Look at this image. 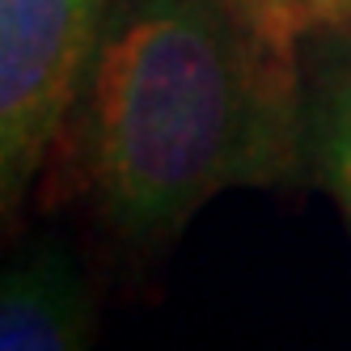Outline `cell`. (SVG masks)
Wrapping results in <instances>:
<instances>
[{
	"label": "cell",
	"mask_w": 351,
	"mask_h": 351,
	"mask_svg": "<svg viewBox=\"0 0 351 351\" xmlns=\"http://www.w3.org/2000/svg\"><path fill=\"white\" fill-rule=\"evenodd\" d=\"M110 0H0V224L81 97Z\"/></svg>",
	"instance_id": "obj_2"
},
{
	"label": "cell",
	"mask_w": 351,
	"mask_h": 351,
	"mask_svg": "<svg viewBox=\"0 0 351 351\" xmlns=\"http://www.w3.org/2000/svg\"><path fill=\"white\" fill-rule=\"evenodd\" d=\"M305 165L317 169L351 220V47L326 60L305 89Z\"/></svg>",
	"instance_id": "obj_4"
},
{
	"label": "cell",
	"mask_w": 351,
	"mask_h": 351,
	"mask_svg": "<svg viewBox=\"0 0 351 351\" xmlns=\"http://www.w3.org/2000/svg\"><path fill=\"white\" fill-rule=\"evenodd\" d=\"M233 5L245 17H254L267 34L292 47L313 30H330L351 21V0H233Z\"/></svg>",
	"instance_id": "obj_5"
},
{
	"label": "cell",
	"mask_w": 351,
	"mask_h": 351,
	"mask_svg": "<svg viewBox=\"0 0 351 351\" xmlns=\"http://www.w3.org/2000/svg\"><path fill=\"white\" fill-rule=\"evenodd\" d=\"M93 335V296L64 241H38L0 267V351H72Z\"/></svg>",
	"instance_id": "obj_3"
},
{
	"label": "cell",
	"mask_w": 351,
	"mask_h": 351,
	"mask_svg": "<svg viewBox=\"0 0 351 351\" xmlns=\"http://www.w3.org/2000/svg\"><path fill=\"white\" fill-rule=\"evenodd\" d=\"M77 106L81 178L132 245H161L216 195L305 165L292 43L233 0H110Z\"/></svg>",
	"instance_id": "obj_1"
}]
</instances>
